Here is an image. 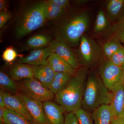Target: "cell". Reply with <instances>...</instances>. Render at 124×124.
Listing matches in <instances>:
<instances>
[{"label":"cell","instance_id":"6da1fadb","mask_svg":"<svg viewBox=\"0 0 124 124\" xmlns=\"http://www.w3.org/2000/svg\"><path fill=\"white\" fill-rule=\"evenodd\" d=\"M90 18L87 11L69 7L60 17L53 20L51 29L54 39L71 47L78 46L88 28Z\"/></svg>","mask_w":124,"mask_h":124},{"label":"cell","instance_id":"7a4b0ae2","mask_svg":"<svg viewBox=\"0 0 124 124\" xmlns=\"http://www.w3.org/2000/svg\"><path fill=\"white\" fill-rule=\"evenodd\" d=\"M88 72L87 68H79L68 84L55 95L54 98L55 103L68 113L75 112L81 108Z\"/></svg>","mask_w":124,"mask_h":124},{"label":"cell","instance_id":"3957f363","mask_svg":"<svg viewBox=\"0 0 124 124\" xmlns=\"http://www.w3.org/2000/svg\"><path fill=\"white\" fill-rule=\"evenodd\" d=\"M46 1L26 6L20 12L16 23L15 32L18 39L23 38L40 28L47 20Z\"/></svg>","mask_w":124,"mask_h":124},{"label":"cell","instance_id":"277c9868","mask_svg":"<svg viewBox=\"0 0 124 124\" xmlns=\"http://www.w3.org/2000/svg\"><path fill=\"white\" fill-rule=\"evenodd\" d=\"M111 98V92L104 85L101 78L92 72L87 78L81 108L92 112L103 104H110Z\"/></svg>","mask_w":124,"mask_h":124},{"label":"cell","instance_id":"5b68a950","mask_svg":"<svg viewBox=\"0 0 124 124\" xmlns=\"http://www.w3.org/2000/svg\"><path fill=\"white\" fill-rule=\"evenodd\" d=\"M75 53L80 65L87 68L100 60L103 54L102 48L98 44L85 35L81 39Z\"/></svg>","mask_w":124,"mask_h":124},{"label":"cell","instance_id":"8992f818","mask_svg":"<svg viewBox=\"0 0 124 124\" xmlns=\"http://www.w3.org/2000/svg\"><path fill=\"white\" fill-rule=\"evenodd\" d=\"M17 82L20 93L32 99L44 102L51 101L54 94L34 78H26Z\"/></svg>","mask_w":124,"mask_h":124},{"label":"cell","instance_id":"52a82bcc","mask_svg":"<svg viewBox=\"0 0 124 124\" xmlns=\"http://www.w3.org/2000/svg\"><path fill=\"white\" fill-rule=\"evenodd\" d=\"M100 74L104 85L111 92L123 79L121 68L108 59L100 67Z\"/></svg>","mask_w":124,"mask_h":124},{"label":"cell","instance_id":"ba28073f","mask_svg":"<svg viewBox=\"0 0 124 124\" xmlns=\"http://www.w3.org/2000/svg\"><path fill=\"white\" fill-rule=\"evenodd\" d=\"M29 112L34 124H50L46 118L42 102L32 100L19 93L17 95Z\"/></svg>","mask_w":124,"mask_h":124},{"label":"cell","instance_id":"9c48e42d","mask_svg":"<svg viewBox=\"0 0 124 124\" xmlns=\"http://www.w3.org/2000/svg\"><path fill=\"white\" fill-rule=\"evenodd\" d=\"M49 46L54 53L67 62L72 68L77 70L80 64L71 47L66 43L55 39L52 40Z\"/></svg>","mask_w":124,"mask_h":124},{"label":"cell","instance_id":"30bf717a","mask_svg":"<svg viewBox=\"0 0 124 124\" xmlns=\"http://www.w3.org/2000/svg\"><path fill=\"white\" fill-rule=\"evenodd\" d=\"M53 53L49 46L43 48L34 50L29 55L19 59V63H23L32 66L46 65L48 64L47 59Z\"/></svg>","mask_w":124,"mask_h":124},{"label":"cell","instance_id":"8fae6325","mask_svg":"<svg viewBox=\"0 0 124 124\" xmlns=\"http://www.w3.org/2000/svg\"><path fill=\"white\" fill-rule=\"evenodd\" d=\"M3 97L5 108L6 109L14 111L21 115L34 124L30 113L17 95L12 94L4 90Z\"/></svg>","mask_w":124,"mask_h":124},{"label":"cell","instance_id":"7c38bea8","mask_svg":"<svg viewBox=\"0 0 124 124\" xmlns=\"http://www.w3.org/2000/svg\"><path fill=\"white\" fill-rule=\"evenodd\" d=\"M109 104L115 117H124V81L122 79L111 91Z\"/></svg>","mask_w":124,"mask_h":124},{"label":"cell","instance_id":"4fadbf2b","mask_svg":"<svg viewBox=\"0 0 124 124\" xmlns=\"http://www.w3.org/2000/svg\"><path fill=\"white\" fill-rule=\"evenodd\" d=\"M109 21L115 24L124 17V0H108L104 10Z\"/></svg>","mask_w":124,"mask_h":124},{"label":"cell","instance_id":"5bb4252c","mask_svg":"<svg viewBox=\"0 0 124 124\" xmlns=\"http://www.w3.org/2000/svg\"><path fill=\"white\" fill-rule=\"evenodd\" d=\"M46 118L50 124H63L64 109L56 103L51 101L43 102Z\"/></svg>","mask_w":124,"mask_h":124},{"label":"cell","instance_id":"9a60e30c","mask_svg":"<svg viewBox=\"0 0 124 124\" xmlns=\"http://www.w3.org/2000/svg\"><path fill=\"white\" fill-rule=\"evenodd\" d=\"M33 78L46 88L49 89L55 72L48 64L32 66Z\"/></svg>","mask_w":124,"mask_h":124},{"label":"cell","instance_id":"2e32d148","mask_svg":"<svg viewBox=\"0 0 124 124\" xmlns=\"http://www.w3.org/2000/svg\"><path fill=\"white\" fill-rule=\"evenodd\" d=\"M94 124H111L115 116L109 104H103L92 112Z\"/></svg>","mask_w":124,"mask_h":124},{"label":"cell","instance_id":"e0dca14e","mask_svg":"<svg viewBox=\"0 0 124 124\" xmlns=\"http://www.w3.org/2000/svg\"><path fill=\"white\" fill-rule=\"evenodd\" d=\"M113 24L107 17L104 10L101 9L98 12L94 27V33L98 35L111 36L113 33Z\"/></svg>","mask_w":124,"mask_h":124},{"label":"cell","instance_id":"ac0fdd59","mask_svg":"<svg viewBox=\"0 0 124 124\" xmlns=\"http://www.w3.org/2000/svg\"><path fill=\"white\" fill-rule=\"evenodd\" d=\"M48 64L55 72H66L73 76L77 70L73 69L65 60L53 53L47 59Z\"/></svg>","mask_w":124,"mask_h":124},{"label":"cell","instance_id":"d6986e66","mask_svg":"<svg viewBox=\"0 0 124 124\" xmlns=\"http://www.w3.org/2000/svg\"><path fill=\"white\" fill-rule=\"evenodd\" d=\"M9 75L15 81L33 77L32 66L18 63L11 68Z\"/></svg>","mask_w":124,"mask_h":124},{"label":"cell","instance_id":"ffe728a7","mask_svg":"<svg viewBox=\"0 0 124 124\" xmlns=\"http://www.w3.org/2000/svg\"><path fill=\"white\" fill-rule=\"evenodd\" d=\"M51 36L45 34H38L29 38L23 49L25 50L38 49L48 46L52 41Z\"/></svg>","mask_w":124,"mask_h":124},{"label":"cell","instance_id":"44dd1931","mask_svg":"<svg viewBox=\"0 0 124 124\" xmlns=\"http://www.w3.org/2000/svg\"><path fill=\"white\" fill-rule=\"evenodd\" d=\"M72 75L66 72H55L49 89L54 95L64 88L70 80Z\"/></svg>","mask_w":124,"mask_h":124},{"label":"cell","instance_id":"7402d4cb","mask_svg":"<svg viewBox=\"0 0 124 124\" xmlns=\"http://www.w3.org/2000/svg\"><path fill=\"white\" fill-rule=\"evenodd\" d=\"M104 43L102 47L103 54L109 60L113 54L124 46L118 38L114 35Z\"/></svg>","mask_w":124,"mask_h":124},{"label":"cell","instance_id":"603a6c76","mask_svg":"<svg viewBox=\"0 0 124 124\" xmlns=\"http://www.w3.org/2000/svg\"><path fill=\"white\" fill-rule=\"evenodd\" d=\"M0 86L2 89L17 95L20 93L17 82L4 72H0Z\"/></svg>","mask_w":124,"mask_h":124},{"label":"cell","instance_id":"cb8c5ba5","mask_svg":"<svg viewBox=\"0 0 124 124\" xmlns=\"http://www.w3.org/2000/svg\"><path fill=\"white\" fill-rule=\"evenodd\" d=\"M3 122L5 124H33L23 116L6 108L4 115Z\"/></svg>","mask_w":124,"mask_h":124},{"label":"cell","instance_id":"d4e9b609","mask_svg":"<svg viewBox=\"0 0 124 124\" xmlns=\"http://www.w3.org/2000/svg\"><path fill=\"white\" fill-rule=\"evenodd\" d=\"M67 9L61 8L50 1H46V9L47 20H55L60 17Z\"/></svg>","mask_w":124,"mask_h":124},{"label":"cell","instance_id":"484cf974","mask_svg":"<svg viewBox=\"0 0 124 124\" xmlns=\"http://www.w3.org/2000/svg\"><path fill=\"white\" fill-rule=\"evenodd\" d=\"M75 112L79 124H93L90 112L81 108Z\"/></svg>","mask_w":124,"mask_h":124},{"label":"cell","instance_id":"4316f807","mask_svg":"<svg viewBox=\"0 0 124 124\" xmlns=\"http://www.w3.org/2000/svg\"><path fill=\"white\" fill-rule=\"evenodd\" d=\"M109 60L116 66L121 68L124 64V46L113 54Z\"/></svg>","mask_w":124,"mask_h":124},{"label":"cell","instance_id":"83f0119b","mask_svg":"<svg viewBox=\"0 0 124 124\" xmlns=\"http://www.w3.org/2000/svg\"><path fill=\"white\" fill-rule=\"evenodd\" d=\"M124 45V17L117 23L113 24V33Z\"/></svg>","mask_w":124,"mask_h":124},{"label":"cell","instance_id":"f1b7e54d","mask_svg":"<svg viewBox=\"0 0 124 124\" xmlns=\"http://www.w3.org/2000/svg\"><path fill=\"white\" fill-rule=\"evenodd\" d=\"M18 56L15 50L11 46L7 47L2 53V57L3 60L7 63L13 62Z\"/></svg>","mask_w":124,"mask_h":124},{"label":"cell","instance_id":"f546056e","mask_svg":"<svg viewBox=\"0 0 124 124\" xmlns=\"http://www.w3.org/2000/svg\"><path fill=\"white\" fill-rule=\"evenodd\" d=\"M63 124H79L75 112L67 113L64 117Z\"/></svg>","mask_w":124,"mask_h":124},{"label":"cell","instance_id":"4dcf8cb0","mask_svg":"<svg viewBox=\"0 0 124 124\" xmlns=\"http://www.w3.org/2000/svg\"><path fill=\"white\" fill-rule=\"evenodd\" d=\"M12 17V15L8 11L0 12V28H2Z\"/></svg>","mask_w":124,"mask_h":124},{"label":"cell","instance_id":"1f68e13d","mask_svg":"<svg viewBox=\"0 0 124 124\" xmlns=\"http://www.w3.org/2000/svg\"><path fill=\"white\" fill-rule=\"evenodd\" d=\"M50 1L63 9H67L70 7V1L68 0H50Z\"/></svg>","mask_w":124,"mask_h":124},{"label":"cell","instance_id":"d6a6232c","mask_svg":"<svg viewBox=\"0 0 124 124\" xmlns=\"http://www.w3.org/2000/svg\"><path fill=\"white\" fill-rule=\"evenodd\" d=\"M7 1L5 0H0V11H7Z\"/></svg>","mask_w":124,"mask_h":124},{"label":"cell","instance_id":"836d02e7","mask_svg":"<svg viewBox=\"0 0 124 124\" xmlns=\"http://www.w3.org/2000/svg\"><path fill=\"white\" fill-rule=\"evenodd\" d=\"M111 124H124V118L114 117Z\"/></svg>","mask_w":124,"mask_h":124},{"label":"cell","instance_id":"e575fe53","mask_svg":"<svg viewBox=\"0 0 124 124\" xmlns=\"http://www.w3.org/2000/svg\"><path fill=\"white\" fill-rule=\"evenodd\" d=\"M6 108L5 107H0V123H3V118Z\"/></svg>","mask_w":124,"mask_h":124},{"label":"cell","instance_id":"d590c367","mask_svg":"<svg viewBox=\"0 0 124 124\" xmlns=\"http://www.w3.org/2000/svg\"><path fill=\"white\" fill-rule=\"evenodd\" d=\"M4 90H0V107H5L4 102V97H3V93Z\"/></svg>","mask_w":124,"mask_h":124},{"label":"cell","instance_id":"8d00e7d4","mask_svg":"<svg viewBox=\"0 0 124 124\" xmlns=\"http://www.w3.org/2000/svg\"><path fill=\"white\" fill-rule=\"evenodd\" d=\"M88 1H89L87 0H79L76 1V2L79 4L82 5L83 4H85L86 2H88Z\"/></svg>","mask_w":124,"mask_h":124},{"label":"cell","instance_id":"74e56055","mask_svg":"<svg viewBox=\"0 0 124 124\" xmlns=\"http://www.w3.org/2000/svg\"><path fill=\"white\" fill-rule=\"evenodd\" d=\"M121 69H122V76H123V80L124 81V64L121 67Z\"/></svg>","mask_w":124,"mask_h":124},{"label":"cell","instance_id":"f35d334b","mask_svg":"<svg viewBox=\"0 0 124 124\" xmlns=\"http://www.w3.org/2000/svg\"><path fill=\"white\" fill-rule=\"evenodd\" d=\"M0 124H5V123H4V122H3V123H0Z\"/></svg>","mask_w":124,"mask_h":124}]
</instances>
